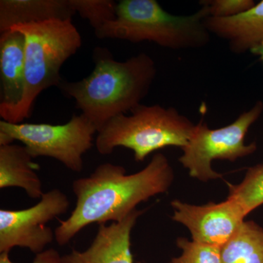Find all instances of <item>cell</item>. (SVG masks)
Returning a JSON list of instances; mask_svg holds the SVG:
<instances>
[{
  "instance_id": "14",
  "label": "cell",
  "mask_w": 263,
  "mask_h": 263,
  "mask_svg": "<svg viewBox=\"0 0 263 263\" xmlns=\"http://www.w3.org/2000/svg\"><path fill=\"white\" fill-rule=\"evenodd\" d=\"M39 164L26 147L18 144L0 146V189H23L29 197L41 199L43 194L42 182L36 171Z\"/></svg>"
},
{
  "instance_id": "12",
  "label": "cell",
  "mask_w": 263,
  "mask_h": 263,
  "mask_svg": "<svg viewBox=\"0 0 263 263\" xmlns=\"http://www.w3.org/2000/svg\"><path fill=\"white\" fill-rule=\"evenodd\" d=\"M208 30L229 44L235 53L250 51L263 42V0L245 13L228 18L209 16L205 21Z\"/></svg>"
},
{
  "instance_id": "3",
  "label": "cell",
  "mask_w": 263,
  "mask_h": 263,
  "mask_svg": "<svg viewBox=\"0 0 263 263\" xmlns=\"http://www.w3.org/2000/svg\"><path fill=\"white\" fill-rule=\"evenodd\" d=\"M209 16L202 7L187 15L172 14L156 0H122L117 17L98 30V39H119L138 43L151 41L172 50L200 48L210 42L205 21Z\"/></svg>"
},
{
  "instance_id": "18",
  "label": "cell",
  "mask_w": 263,
  "mask_h": 263,
  "mask_svg": "<svg viewBox=\"0 0 263 263\" xmlns=\"http://www.w3.org/2000/svg\"><path fill=\"white\" fill-rule=\"evenodd\" d=\"M176 245L182 252L171 263H221V247L190 241L183 237L178 238Z\"/></svg>"
},
{
  "instance_id": "5",
  "label": "cell",
  "mask_w": 263,
  "mask_h": 263,
  "mask_svg": "<svg viewBox=\"0 0 263 263\" xmlns=\"http://www.w3.org/2000/svg\"><path fill=\"white\" fill-rule=\"evenodd\" d=\"M10 29L25 37V89L14 121L20 124L30 117L42 91L61 84L62 65L81 48L82 39L72 21L22 24Z\"/></svg>"
},
{
  "instance_id": "15",
  "label": "cell",
  "mask_w": 263,
  "mask_h": 263,
  "mask_svg": "<svg viewBox=\"0 0 263 263\" xmlns=\"http://www.w3.org/2000/svg\"><path fill=\"white\" fill-rule=\"evenodd\" d=\"M221 263H263V228L245 221L221 247Z\"/></svg>"
},
{
  "instance_id": "11",
  "label": "cell",
  "mask_w": 263,
  "mask_h": 263,
  "mask_svg": "<svg viewBox=\"0 0 263 263\" xmlns=\"http://www.w3.org/2000/svg\"><path fill=\"white\" fill-rule=\"evenodd\" d=\"M143 211H133L123 220L100 224L92 243L83 252L72 249L62 256L60 263H133L132 230Z\"/></svg>"
},
{
  "instance_id": "6",
  "label": "cell",
  "mask_w": 263,
  "mask_h": 263,
  "mask_svg": "<svg viewBox=\"0 0 263 263\" xmlns=\"http://www.w3.org/2000/svg\"><path fill=\"white\" fill-rule=\"evenodd\" d=\"M97 128L82 114L72 115L65 124L20 123L0 121V146L15 141L23 143L33 159L51 157L74 172L84 167L83 155L93 146Z\"/></svg>"
},
{
  "instance_id": "7",
  "label": "cell",
  "mask_w": 263,
  "mask_h": 263,
  "mask_svg": "<svg viewBox=\"0 0 263 263\" xmlns=\"http://www.w3.org/2000/svg\"><path fill=\"white\" fill-rule=\"evenodd\" d=\"M262 112L263 103L258 101L234 122L219 129H210L200 121L195 124L187 145L181 148L180 163L194 179L204 182L221 179L223 175L213 170L212 162L215 160L235 162L256 152V143L246 144L245 138L249 128L258 120Z\"/></svg>"
},
{
  "instance_id": "16",
  "label": "cell",
  "mask_w": 263,
  "mask_h": 263,
  "mask_svg": "<svg viewBox=\"0 0 263 263\" xmlns=\"http://www.w3.org/2000/svg\"><path fill=\"white\" fill-rule=\"evenodd\" d=\"M228 198L238 202L247 216L263 205V164L249 167L238 184H229Z\"/></svg>"
},
{
  "instance_id": "2",
  "label": "cell",
  "mask_w": 263,
  "mask_h": 263,
  "mask_svg": "<svg viewBox=\"0 0 263 263\" xmlns=\"http://www.w3.org/2000/svg\"><path fill=\"white\" fill-rule=\"evenodd\" d=\"M94 61L89 76L76 82L62 81L60 88L75 100L77 108L98 133L110 119L141 105L155 81L157 67L146 53L119 62L100 48L95 50Z\"/></svg>"
},
{
  "instance_id": "20",
  "label": "cell",
  "mask_w": 263,
  "mask_h": 263,
  "mask_svg": "<svg viewBox=\"0 0 263 263\" xmlns=\"http://www.w3.org/2000/svg\"><path fill=\"white\" fill-rule=\"evenodd\" d=\"M10 252L0 253V263H14L10 259ZM61 256L53 249L45 250L41 253L36 254L35 258L32 263H60Z\"/></svg>"
},
{
  "instance_id": "19",
  "label": "cell",
  "mask_w": 263,
  "mask_h": 263,
  "mask_svg": "<svg viewBox=\"0 0 263 263\" xmlns=\"http://www.w3.org/2000/svg\"><path fill=\"white\" fill-rule=\"evenodd\" d=\"M253 0H203L200 5L206 8L209 16L228 18L236 16L253 8Z\"/></svg>"
},
{
  "instance_id": "4",
  "label": "cell",
  "mask_w": 263,
  "mask_h": 263,
  "mask_svg": "<svg viewBox=\"0 0 263 263\" xmlns=\"http://www.w3.org/2000/svg\"><path fill=\"white\" fill-rule=\"evenodd\" d=\"M130 113L113 118L98 132L95 146L100 155H110L122 146L133 151L136 162H143L151 154L165 147L183 148L195 127L173 107L141 104Z\"/></svg>"
},
{
  "instance_id": "8",
  "label": "cell",
  "mask_w": 263,
  "mask_h": 263,
  "mask_svg": "<svg viewBox=\"0 0 263 263\" xmlns=\"http://www.w3.org/2000/svg\"><path fill=\"white\" fill-rule=\"evenodd\" d=\"M68 197L59 189L43 194L34 206L22 210H0V253L14 247L38 254L55 239L47 224L70 209Z\"/></svg>"
},
{
  "instance_id": "9",
  "label": "cell",
  "mask_w": 263,
  "mask_h": 263,
  "mask_svg": "<svg viewBox=\"0 0 263 263\" xmlns=\"http://www.w3.org/2000/svg\"><path fill=\"white\" fill-rule=\"evenodd\" d=\"M171 205L172 219L188 228L193 241L219 247L234 235L247 216L239 204L229 198L202 205L174 200Z\"/></svg>"
},
{
  "instance_id": "1",
  "label": "cell",
  "mask_w": 263,
  "mask_h": 263,
  "mask_svg": "<svg viewBox=\"0 0 263 263\" xmlns=\"http://www.w3.org/2000/svg\"><path fill=\"white\" fill-rule=\"evenodd\" d=\"M174 180L168 159L162 153L152 157L146 167L127 174L123 166L99 165L88 177L75 180L72 192L76 205L67 219L55 230V240L65 246L89 224L119 222L151 197L166 193Z\"/></svg>"
},
{
  "instance_id": "10",
  "label": "cell",
  "mask_w": 263,
  "mask_h": 263,
  "mask_svg": "<svg viewBox=\"0 0 263 263\" xmlns=\"http://www.w3.org/2000/svg\"><path fill=\"white\" fill-rule=\"evenodd\" d=\"M25 37L10 29L0 36V117L14 124L25 89Z\"/></svg>"
},
{
  "instance_id": "13",
  "label": "cell",
  "mask_w": 263,
  "mask_h": 263,
  "mask_svg": "<svg viewBox=\"0 0 263 263\" xmlns=\"http://www.w3.org/2000/svg\"><path fill=\"white\" fill-rule=\"evenodd\" d=\"M75 14L70 0H1L0 32L22 24L72 21Z\"/></svg>"
},
{
  "instance_id": "21",
  "label": "cell",
  "mask_w": 263,
  "mask_h": 263,
  "mask_svg": "<svg viewBox=\"0 0 263 263\" xmlns=\"http://www.w3.org/2000/svg\"><path fill=\"white\" fill-rule=\"evenodd\" d=\"M251 53L255 56L258 57L260 61L263 64V42L259 43L257 46H254L250 50Z\"/></svg>"
},
{
  "instance_id": "17",
  "label": "cell",
  "mask_w": 263,
  "mask_h": 263,
  "mask_svg": "<svg viewBox=\"0 0 263 263\" xmlns=\"http://www.w3.org/2000/svg\"><path fill=\"white\" fill-rule=\"evenodd\" d=\"M70 3L76 13L87 19L95 31L117 17V3L112 0H70Z\"/></svg>"
}]
</instances>
